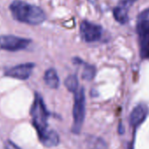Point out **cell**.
<instances>
[{"label": "cell", "mask_w": 149, "mask_h": 149, "mask_svg": "<svg viewBox=\"0 0 149 149\" xmlns=\"http://www.w3.org/2000/svg\"><path fill=\"white\" fill-rule=\"evenodd\" d=\"M34 67L35 64L31 62L20 64L7 69L4 72V75L6 77L13 78L19 80H26L31 77Z\"/></svg>", "instance_id": "8992f818"}, {"label": "cell", "mask_w": 149, "mask_h": 149, "mask_svg": "<svg viewBox=\"0 0 149 149\" xmlns=\"http://www.w3.org/2000/svg\"><path fill=\"white\" fill-rule=\"evenodd\" d=\"M31 43V40L14 35L0 36V50L8 52H18L26 49Z\"/></svg>", "instance_id": "277c9868"}, {"label": "cell", "mask_w": 149, "mask_h": 149, "mask_svg": "<svg viewBox=\"0 0 149 149\" xmlns=\"http://www.w3.org/2000/svg\"><path fill=\"white\" fill-rule=\"evenodd\" d=\"M64 84H65V86L66 87V89L71 93H74L79 89V79H78L77 75H75V74L69 75L65 79Z\"/></svg>", "instance_id": "5bb4252c"}, {"label": "cell", "mask_w": 149, "mask_h": 149, "mask_svg": "<svg viewBox=\"0 0 149 149\" xmlns=\"http://www.w3.org/2000/svg\"><path fill=\"white\" fill-rule=\"evenodd\" d=\"M44 81L45 85L52 88V89H57L59 86V78L57 73V71L54 68H49L45 71L44 75Z\"/></svg>", "instance_id": "9c48e42d"}, {"label": "cell", "mask_w": 149, "mask_h": 149, "mask_svg": "<svg viewBox=\"0 0 149 149\" xmlns=\"http://www.w3.org/2000/svg\"><path fill=\"white\" fill-rule=\"evenodd\" d=\"M31 116L32 124L38 134L39 141L42 142L51 130H48L49 112L46 109L43 98L38 93L34 95V100L31 108Z\"/></svg>", "instance_id": "7a4b0ae2"}, {"label": "cell", "mask_w": 149, "mask_h": 149, "mask_svg": "<svg viewBox=\"0 0 149 149\" xmlns=\"http://www.w3.org/2000/svg\"><path fill=\"white\" fill-rule=\"evenodd\" d=\"M87 147L89 149H107V144L100 137L90 136L87 139Z\"/></svg>", "instance_id": "7c38bea8"}, {"label": "cell", "mask_w": 149, "mask_h": 149, "mask_svg": "<svg viewBox=\"0 0 149 149\" xmlns=\"http://www.w3.org/2000/svg\"><path fill=\"white\" fill-rule=\"evenodd\" d=\"M137 0H120V4H122V5H124V6H126V7H127V8H130V6L134 3H135Z\"/></svg>", "instance_id": "2e32d148"}, {"label": "cell", "mask_w": 149, "mask_h": 149, "mask_svg": "<svg viewBox=\"0 0 149 149\" xmlns=\"http://www.w3.org/2000/svg\"><path fill=\"white\" fill-rule=\"evenodd\" d=\"M73 115V124L72 127V133L78 134L80 133L86 115V95L83 87H79V89L74 93V104L72 109Z\"/></svg>", "instance_id": "3957f363"}, {"label": "cell", "mask_w": 149, "mask_h": 149, "mask_svg": "<svg viewBox=\"0 0 149 149\" xmlns=\"http://www.w3.org/2000/svg\"><path fill=\"white\" fill-rule=\"evenodd\" d=\"M102 27L100 24L83 20L79 26V33L81 38L86 43H93L99 41L102 37Z\"/></svg>", "instance_id": "5b68a950"}, {"label": "cell", "mask_w": 149, "mask_h": 149, "mask_svg": "<svg viewBox=\"0 0 149 149\" xmlns=\"http://www.w3.org/2000/svg\"><path fill=\"white\" fill-rule=\"evenodd\" d=\"M128 10H129V8H127V7L122 5V4H119L113 10V17L115 18V20L118 23H120L121 24H127L128 22V20H129Z\"/></svg>", "instance_id": "30bf717a"}, {"label": "cell", "mask_w": 149, "mask_h": 149, "mask_svg": "<svg viewBox=\"0 0 149 149\" xmlns=\"http://www.w3.org/2000/svg\"><path fill=\"white\" fill-rule=\"evenodd\" d=\"M82 65H84L83 72H82V79L87 81H91L94 79L96 74V68L94 65H89L82 61Z\"/></svg>", "instance_id": "4fadbf2b"}, {"label": "cell", "mask_w": 149, "mask_h": 149, "mask_svg": "<svg viewBox=\"0 0 149 149\" xmlns=\"http://www.w3.org/2000/svg\"><path fill=\"white\" fill-rule=\"evenodd\" d=\"M9 9L15 20L26 24L38 25L46 19V14L40 7L22 0H14Z\"/></svg>", "instance_id": "6da1fadb"}, {"label": "cell", "mask_w": 149, "mask_h": 149, "mask_svg": "<svg viewBox=\"0 0 149 149\" xmlns=\"http://www.w3.org/2000/svg\"><path fill=\"white\" fill-rule=\"evenodd\" d=\"M148 113L149 108L146 104L141 103L137 105L132 111L129 117V122L131 127H133L134 128H137L146 120Z\"/></svg>", "instance_id": "52a82bcc"}, {"label": "cell", "mask_w": 149, "mask_h": 149, "mask_svg": "<svg viewBox=\"0 0 149 149\" xmlns=\"http://www.w3.org/2000/svg\"><path fill=\"white\" fill-rule=\"evenodd\" d=\"M88 2H90L91 3H95L97 2V0H87Z\"/></svg>", "instance_id": "e0dca14e"}, {"label": "cell", "mask_w": 149, "mask_h": 149, "mask_svg": "<svg viewBox=\"0 0 149 149\" xmlns=\"http://www.w3.org/2000/svg\"><path fill=\"white\" fill-rule=\"evenodd\" d=\"M4 149H20L11 141H7L4 144Z\"/></svg>", "instance_id": "9a60e30c"}, {"label": "cell", "mask_w": 149, "mask_h": 149, "mask_svg": "<svg viewBox=\"0 0 149 149\" xmlns=\"http://www.w3.org/2000/svg\"><path fill=\"white\" fill-rule=\"evenodd\" d=\"M136 30L139 35L149 31V8L145 9L139 14L137 17Z\"/></svg>", "instance_id": "ba28073f"}, {"label": "cell", "mask_w": 149, "mask_h": 149, "mask_svg": "<svg viewBox=\"0 0 149 149\" xmlns=\"http://www.w3.org/2000/svg\"><path fill=\"white\" fill-rule=\"evenodd\" d=\"M140 54L141 58L149 59V31L139 35Z\"/></svg>", "instance_id": "8fae6325"}]
</instances>
